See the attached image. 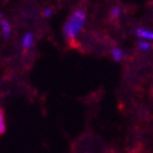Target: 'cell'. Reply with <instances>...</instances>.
Returning <instances> with one entry per match:
<instances>
[{"instance_id":"6da1fadb","label":"cell","mask_w":153,"mask_h":153,"mask_svg":"<svg viewBox=\"0 0 153 153\" xmlns=\"http://www.w3.org/2000/svg\"><path fill=\"white\" fill-rule=\"evenodd\" d=\"M85 13L78 10L67 20L64 26V35L68 41L74 39L79 34L85 23Z\"/></svg>"},{"instance_id":"7a4b0ae2","label":"cell","mask_w":153,"mask_h":153,"mask_svg":"<svg viewBox=\"0 0 153 153\" xmlns=\"http://www.w3.org/2000/svg\"><path fill=\"white\" fill-rule=\"evenodd\" d=\"M0 25H1V31L4 37H9L10 33H11V27H10L9 22L6 19H3L2 16H0Z\"/></svg>"},{"instance_id":"3957f363","label":"cell","mask_w":153,"mask_h":153,"mask_svg":"<svg viewBox=\"0 0 153 153\" xmlns=\"http://www.w3.org/2000/svg\"><path fill=\"white\" fill-rule=\"evenodd\" d=\"M136 34L137 36L141 38H146V39H153V32L151 31H148L146 29H138L136 31Z\"/></svg>"},{"instance_id":"277c9868","label":"cell","mask_w":153,"mask_h":153,"mask_svg":"<svg viewBox=\"0 0 153 153\" xmlns=\"http://www.w3.org/2000/svg\"><path fill=\"white\" fill-rule=\"evenodd\" d=\"M22 45H23V48H25V49H29V48L32 47L33 45V35L31 33H27L24 35L23 37V41H22Z\"/></svg>"},{"instance_id":"5b68a950","label":"cell","mask_w":153,"mask_h":153,"mask_svg":"<svg viewBox=\"0 0 153 153\" xmlns=\"http://www.w3.org/2000/svg\"><path fill=\"white\" fill-rule=\"evenodd\" d=\"M112 56L116 61H120L124 58V51L119 48H115L112 51Z\"/></svg>"},{"instance_id":"8992f818","label":"cell","mask_w":153,"mask_h":153,"mask_svg":"<svg viewBox=\"0 0 153 153\" xmlns=\"http://www.w3.org/2000/svg\"><path fill=\"white\" fill-rule=\"evenodd\" d=\"M138 48L142 51H146L150 49L151 45H150V43H148L147 41H139L138 42Z\"/></svg>"},{"instance_id":"52a82bcc","label":"cell","mask_w":153,"mask_h":153,"mask_svg":"<svg viewBox=\"0 0 153 153\" xmlns=\"http://www.w3.org/2000/svg\"><path fill=\"white\" fill-rule=\"evenodd\" d=\"M6 131V123H4V114L0 109V134H2Z\"/></svg>"},{"instance_id":"ba28073f","label":"cell","mask_w":153,"mask_h":153,"mask_svg":"<svg viewBox=\"0 0 153 153\" xmlns=\"http://www.w3.org/2000/svg\"><path fill=\"white\" fill-rule=\"evenodd\" d=\"M119 14H120V9L118 7H115L112 10V16L113 18H117V16H119Z\"/></svg>"},{"instance_id":"9c48e42d","label":"cell","mask_w":153,"mask_h":153,"mask_svg":"<svg viewBox=\"0 0 153 153\" xmlns=\"http://www.w3.org/2000/svg\"><path fill=\"white\" fill-rule=\"evenodd\" d=\"M44 14L46 16H51V10H45V11H44Z\"/></svg>"}]
</instances>
